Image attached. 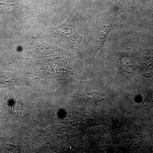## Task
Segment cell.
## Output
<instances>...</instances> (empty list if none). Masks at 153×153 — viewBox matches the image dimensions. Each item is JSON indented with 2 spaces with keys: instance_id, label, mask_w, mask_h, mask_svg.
<instances>
[{
  "instance_id": "6da1fadb",
  "label": "cell",
  "mask_w": 153,
  "mask_h": 153,
  "mask_svg": "<svg viewBox=\"0 0 153 153\" xmlns=\"http://www.w3.org/2000/svg\"><path fill=\"white\" fill-rule=\"evenodd\" d=\"M75 18V14H72L63 24L52 29L55 38L62 44L70 47H76L83 39L76 32Z\"/></svg>"
},
{
  "instance_id": "7a4b0ae2",
  "label": "cell",
  "mask_w": 153,
  "mask_h": 153,
  "mask_svg": "<svg viewBox=\"0 0 153 153\" xmlns=\"http://www.w3.org/2000/svg\"><path fill=\"white\" fill-rule=\"evenodd\" d=\"M117 14H114L102 23L101 26H96L92 33V49L95 54L104 44L107 37L114 26V20Z\"/></svg>"
},
{
  "instance_id": "3957f363",
  "label": "cell",
  "mask_w": 153,
  "mask_h": 153,
  "mask_svg": "<svg viewBox=\"0 0 153 153\" xmlns=\"http://www.w3.org/2000/svg\"><path fill=\"white\" fill-rule=\"evenodd\" d=\"M12 112L16 117L19 118H23L26 116L27 111L25 105L20 101H17L12 107Z\"/></svg>"
},
{
  "instance_id": "277c9868",
  "label": "cell",
  "mask_w": 153,
  "mask_h": 153,
  "mask_svg": "<svg viewBox=\"0 0 153 153\" xmlns=\"http://www.w3.org/2000/svg\"><path fill=\"white\" fill-rule=\"evenodd\" d=\"M21 82L10 74L0 73V85L2 86H14L21 85Z\"/></svg>"
},
{
  "instance_id": "5b68a950",
  "label": "cell",
  "mask_w": 153,
  "mask_h": 153,
  "mask_svg": "<svg viewBox=\"0 0 153 153\" xmlns=\"http://www.w3.org/2000/svg\"><path fill=\"white\" fill-rule=\"evenodd\" d=\"M144 67L143 68V72L145 76H151L153 75V63L146 64L144 63Z\"/></svg>"
}]
</instances>
